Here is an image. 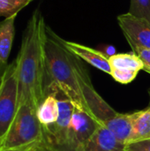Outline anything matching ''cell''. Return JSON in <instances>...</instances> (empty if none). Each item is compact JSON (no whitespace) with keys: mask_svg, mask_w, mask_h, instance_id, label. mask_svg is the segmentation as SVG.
I'll use <instances>...</instances> for the list:
<instances>
[{"mask_svg":"<svg viewBox=\"0 0 150 151\" xmlns=\"http://www.w3.org/2000/svg\"><path fill=\"white\" fill-rule=\"evenodd\" d=\"M46 23L39 9L27 21L21 46L16 58L19 105L28 104L34 109L46 97L44 88V42Z\"/></svg>","mask_w":150,"mask_h":151,"instance_id":"cell-1","label":"cell"},{"mask_svg":"<svg viewBox=\"0 0 150 151\" xmlns=\"http://www.w3.org/2000/svg\"><path fill=\"white\" fill-rule=\"evenodd\" d=\"M44 88L46 96L57 92L72 101L74 107L86 110L82 84L89 78L80 58L68 50L60 37L46 26L44 42Z\"/></svg>","mask_w":150,"mask_h":151,"instance_id":"cell-2","label":"cell"},{"mask_svg":"<svg viewBox=\"0 0 150 151\" xmlns=\"http://www.w3.org/2000/svg\"><path fill=\"white\" fill-rule=\"evenodd\" d=\"M36 109L28 104H19L0 149L20 148L43 141V127L41 125Z\"/></svg>","mask_w":150,"mask_h":151,"instance_id":"cell-3","label":"cell"},{"mask_svg":"<svg viewBox=\"0 0 150 151\" xmlns=\"http://www.w3.org/2000/svg\"><path fill=\"white\" fill-rule=\"evenodd\" d=\"M19 108L17 64L14 59L8 65L0 85V145Z\"/></svg>","mask_w":150,"mask_h":151,"instance_id":"cell-4","label":"cell"},{"mask_svg":"<svg viewBox=\"0 0 150 151\" xmlns=\"http://www.w3.org/2000/svg\"><path fill=\"white\" fill-rule=\"evenodd\" d=\"M100 124L85 110L74 107L70 121L65 151H79Z\"/></svg>","mask_w":150,"mask_h":151,"instance_id":"cell-5","label":"cell"},{"mask_svg":"<svg viewBox=\"0 0 150 151\" xmlns=\"http://www.w3.org/2000/svg\"><path fill=\"white\" fill-rule=\"evenodd\" d=\"M118 22L130 46L136 45L150 50V22L129 12L120 14Z\"/></svg>","mask_w":150,"mask_h":151,"instance_id":"cell-6","label":"cell"},{"mask_svg":"<svg viewBox=\"0 0 150 151\" xmlns=\"http://www.w3.org/2000/svg\"><path fill=\"white\" fill-rule=\"evenodd\" d=\"M111 77L121 84H129L134 81L138 73L143 70V63L133 52L118 53L109 57Z\"/></svg>","mask_w":150,"mask_h":151,"instance_id":"cell-7","label":"cell"},{"mask_svg":"<svg viewBox=\"0 0 150 151\" xmlns=\"http://www.w3.org/2000/svg\"><path fill=\"white\" fill-rule=\"evenodd\" d=\"M82 93L87 111L101 125L115 117L118 112L114 111L95 89L90 77L82 84Z\"/></svg>","mask_w":150,"mask_h":151,"instance_id":"cell-8","label":"cell"},{"mask_svg":"<svg viewBox=\"0 0 150 151\" xmlns=\"http://www.w3.org/2000/svg\"><path fill=\"white\" fill-rule=\"evenodd\" d=\"M60 40L64 46L78 58L86 61L92 66L111 75V67L109 60V56L105 55L100 50L92 49L83 44H80L78 42L66 41L62 39L61 37Z\"/></svg>","mask_w":150,"mask_h":151,"instance_id":"cell-9","label":"cell"},{"mask_svg":"<svg viewBox=\"0 0 150 151\" xmlns=\"http://www.w3.org/2000/svg\"><path fill=\"white\" fill-rule=\"evenodd\" d=\"M126 145L104 126L99 125L91 137L79 151H125Z\"/></svg>","mask_w":150,"mask_h":151,"instance_id":"cell-10","label":"cell"},{"mask_svg":"<svg viewBox=\"0 0 150 151\" xmlns=\"http://www.w3.org/2000/svg\"><path fill=\"white\" fill-rule=\"evenodd\" d=\"M17 15L0 22V78L8 66V58L15 35V19Z\"/></svg>","mask_w":150,"mask_h":151,"instance_id":"cell-11","label":"cell"},{"mask_svg":"<svg viewBox=\"0 0 150 151\" xmlns=\"http://www.w3.org/2000/svg\"><path fill=\"white\" fill-rule=\"evenodd\" d=\"M117 138L118 142L127 145L133 130V114L118 113L115 117L103 124Z\"/></svg>","mask_w":150,"mask_h":151,"instance_id":"cell-12","label":"cell"},{"mask_svg":"<svg viewBox=\"0 0 150 151\" xmlns=\"http://www.w3.org/2000/svg\"><path fill=\"white\" fill-rule=\"evenodd\" d=\"M133 114V130L127 144L150 139V107Z\"/></svg>","mask_w":150,"mask_h":151,"instance_id":"cell-13","label":"cell"},{"mask_svg":"<svg viewBox=\"0 0 150 151\" xmlns=\"http://www.w3.org/2000/svg\"><path fill=\"white\" fill-rule=\"evenodd\" d=\"M36 115L42 127H49L57 122L59 108L56 94H50L44 98L36 111Z\"/></svg>","mask_w":150,"mask_h":151,"instance_id":"cell-14","label":"cell"},{"mask_svg":"<svg viewBox=\"0 0 150 151\" xmlns=\"http://www.w3.org/2000/svg\"><path fill=\"white\" fill-rule=\"evenodd\" d=\"M31 0H0V16L4 19L17 15Z\"/></svg>","mask_w":150,"mask_h":151,"instance_id":"cell-15","label":"cell"},{"mask_svg":"<svg viewBox=\"0 0 150 151\" xmlns=\"http://www.w3.org/2000/svg\"><path fill=\"white\" fill-rule=\"evenodd\" d=\"M128 12L150 22V0H131Z\"/></svg>","mask_w":150,"mask_h":151,"instance_id":"cell-16","label":"cell"},{"mask_svg":"<svg viewBox=\"0 0 150 151\" xmlns=\"http://www.w3.org/2000/svg\"><path fill=\"white\" fill-rule=\"evenodd\" d=\"M132 50L135 53L143 63V70L150 73V50L140 46L132 45Z\"/></svg>","mask_w":150,"mask_h":151,"instance_id":"cell-17","label":"cell"},{"mask_svg":"<svg viewBox=\"0 0 150 151\" xmlns=\"http://www.w3.org/2000/svg\"><path fill=\"white\" fill-rule=\"evenodd\" d=\"M0 151H49L45 146L44 142H40L32 145L20 148H11V149H0Z\"/></svg>","mask_w":150,"mask_h":151,"instance_id":"cell-18","label":"cell"},{"mask_svg":"<svg viewBox=\"0 0 150 151\" xmlns=\"http://www.w3.org/2000/svg\"><path fill=\"white\" fill-rule=\"evenodd\" d=\"M125 151H150V139L127 144Z\"/></svg>","mask_w":150,"mask_h":151,"instance_id":"cell-19","label":"cell"},{"mask_svg":"<svg viewBox=\"0 0 150 151\" xmlns=\"http://www.w3.org/2000/svg\"><path fill=\"white\" fill-rule=\"evenodd\" d=\"M149 107H150V88L149 89Z\"/></svg>","mask_w":150,"mask_h":151,"instance_id":"cell-20","label":"cell"},{"mask_svg":"<svg viewBox=\"0 0 150 151\" xmlns=\"http://www.w3.org/2000/svg\"><path fill=\"white\" fill-rule=\"evenodd\" d=\"M0 85H1V78H0Z\"/></svg>","mask_w":150,"mask_h":151,"instance_id":"cell-21","label":"cell"},{"mask_svg":"<svg viewBox=\"0 0 150 151\" xmlns=\"http://www.w3.org/2000/svg\"><path fill=\"white\" fill-rule=\"evenodd\" d=\"M31 1H33V0H31Z\"/></svg>","mask_w":150,"mask_h":151,"instance_id":"cell-22","label":"cell"}]
</instances>
